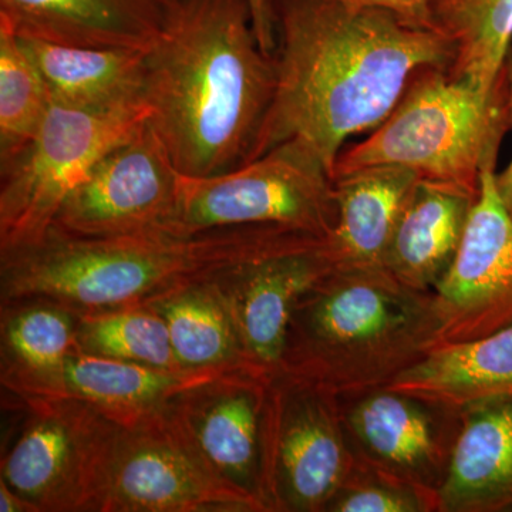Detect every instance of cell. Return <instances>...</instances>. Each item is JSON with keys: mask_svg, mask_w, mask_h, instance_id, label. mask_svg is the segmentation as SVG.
<instances>
[{"mask_svg": "<svg viewBox=\"0 0 512 512\" xmlns=\"http://www.w3.org/2000/svg\"><path fill=\"white\" fill-rule=\"evenodd\" d=\"M276 89L252 160L286 141L311 147L333 178L345 141L376 130L417 70L450 69L456 46L440 30L376 6L272 0Z\"/></svg>", "mask_w": 512, "mask_h": 512, "instance_id": "6da1fadb", "label": "cell"}, {"mask_svg": "<svg viewBox=\"0 0 512 512\" xmlns=\"http://www.w3.org/2000/svg\"><path fill=\"white\" fill-rule=\"evenodd\" d=\"M276 89L249 0H177L144 57L147 121L181 174L249 163Z\"/></svg>", "mask_w": 512, "mask_h": 512, "instance_id": "7a4b0ae2", "label": "cell"}, {"mask_svg": "<svg viewBox=\"0 0 512 512\" xmlns=\"http://www.w3.org/2000/svg\"><path fill=\"white\" fill-rule=\"evenodd\" d=\"M284 229L254 225L194 235L158 229L87 238L52 228L36 244L0 255V302L46 299L79 313L143 305L178 286L224 274Z\"/></svg>", "mask_w": 512, "mask_h": 512, "instance_id": "3957f363", "label": "cell"}, {"mask_svg": "<svg viewBox=\"0 0 512 512\" xmlns=\"http://www.w3.org/2000/svg\"><path fill=\"white\" fill-rule=\"evenodd\" d=\"M433 292L384 268L332 269L293 308L278 375L349 396L389 386L436 343Z\"/></svg>", "mask_w": 512, "mask_h": 512, "instance_id": "277c9868", "label": "cell"}, {"mask_svg": "<svg viewBox=\"0 0 512 512\" xmlns=\"http://www.w3.org/2000/svg\"><path fill=\"white\" fill-rule=\"evenodd\" d=\"M510 128L507 64L491 89L456 79L447 67L426 66L366 140L342 148L333 178L372 165H402L420 180L480 194Z\"/></svg>", "mask_w": 512, "mask_h": 512, "instance_id": "5b68a950", "label": "cell"}, {"mask_svg": "<svg viewBox=\"0 0 512 512\" xmlns=\"http://www.w3.org/2000/svg\"><path fill=\"white\" fill-rule=\"evenodd\" d=\"M6 397L22 417L3 446L0 480L36 512H101L123 426L69 397Z\"/></svg>", "mask_w": 512, "mask_h": 512, "instance_id": "8992f818", "label": "cell"}, {"mask_svg": "<svg viewBox=\"0 0 512 512\" xmlns=\"http://www.w3.org/2000/svg\"><path fill=\"white\" fill-rule=\"evenodd\" d=\"M338 217L328 168L311 147L291 140L227 173L181 174L168 231L194 235L278 225L328 238Z\"/></svg>", "mask_w": 512, "mask_h": 512, "instance_id": "52a82bcc", "label": "cell"}, {"mask_svg": "<svg viewBox=\"0 0 512 512\" xmlns=\"http://www.w3.org/2000/svg\"><path fill=\"white\" fill-rule=\"evenodd\" d=\"M146 120L144 107L87 110L50 104L35 137L0 161V255L45 238L90 168Z\"/></svg>", "mask_w": 512, "mask_h": 512, "instance_id": "ba28073f", "label": "cell"}, {"mask_svg": "<svg viewBox=\"0 0 512 512\" xmlns=\"http://www.w3.org/2000/svg\"><path fill=\"white\" fill-rule=\"evenodd\" d=\"M355 468L339 397L275 376L262 485L266 512H326Z\"/></svg>", "mask_w": 512, "mask_h": 512, "instance_id": "9c48e42d", "label": "cell"}, {"mask_svg": "<svg viewBox=\"0 0 512 512\" xmlns=\"http://www.w3.org/2000/svg\"><path fill=\"white\" fill-rule=\"evenodd\" d=\"M356 466L423 495L437 512L461 429V410L390 387L340 396Z\"/></svg>", "mask_w": 512, "mask_h": 512, "instance_id": "30bf717a", "label": "cell"}, {"mask_svg": "<svg viewBox=\"0 0 512 512\" xmlns=\"http://www.w3.org/2000/svg\"><path fill=\"white\" fill-rule=\"evenodd\" d=\"M275 376L229 370L188 387L163 412L221 483L266 512L262 485Z\"/></svg>", "mask_w": 512, "mask_h": 512, "instance_id": "8fae6325", "label": "cell"}, {"mask_svg": "<svg viewBox=\"0 0 512 512\" xmlns=\"http://www.w3.org/2000/svg\"><path fill=\"white\" fill-rule=\"evenodd\" d=\"M180 178L146 120L96 161L63 202L52 228L87 238L168 231Z\"/></svg>", "mask_w": 512, "mask_h": 512, "instance_id": "7c38bea8", "label": "cell"}, {"mask_svg": "<svg viewBox=\"0 0 512 512\" xmlns=\"http://www.w3.org/2000/svg\"><path fill=\"white\" fill-rule=\"evenodd\" d=\"M258 512L221 483L163 409L123 427L101 512Z\"/></svg>", "mask_w": 512, "mask_h": 512, "instance_id": "4fadbf2b", "label": "cell"}, {"mask_svg": "<svg viewBox=\"0 0 512 512\" xmlns=\"http://www.w3.org/2000/svg\"><path fill=\"white\" fill-rule=\"evenodd\" d=\"M332 269L328 238L286 228L261 251L215 278L252 366L278 376L296 302Z\"/></svg>", "mask_w": 512, "mask_h": 512, "instance_id": "5bb4252c", "label": "cell"}, {"mask_svg": "<svg viewBox=\"0 0 512 512\" xmlns=\"http://www.w3.org/2000/svg\"><path fill=\"white\" fill-rule=\"evenodd\" d=\"M495 171L481 192L456 261L433 291L437 346L471 342L512 325V218L498 197Z\"/></svg>", "mask_w": 512, "mask_h": 512, "instance_id": "9a60e30c", "label": "cell"}, {"mask_svg": "<svg viewBox=\"0 0 512 512\" xmlns=\"http://www.w3.org/2000/svg\"><path fill=\"white\" fill-rule=\"evenodd\" d=\"M229 370H167L74 352L56 369L0 375L3 393L69 397L96 407L123 427L163 409L177 394Z\"/></svg>", "mask_w": 512, "mask_h": 512, "instance_id": "2e32d148", "label": "cell"}, {"mask_svg": "<svg viewBox=\"0 0 512 512\" xmlns=\"http://www.w3.org/2000/svg\"><path fill=\"white\" fill-rule=\"evenodd\" d=\"M177 0H0L22 37L64 46L146 50Z\"/></svg>", "mask_w": 512, "mask_h": 512, "instance_id": "e0dca14e", "label": "cell"}, {"mask_svg": "<svg viewBox=\"0 0 512 512\" xmlns=\"http://www.w3.org/2000/svg\"><path fill=\"white\" fill-rule=\"evenodd\" d=\"M437 512H512V394L461 410Z\"/></svg>", "mask_w": 512, "mask_h": 512, "instance_id": "ac0fdd59", "label": "cell"}, {"mask_svg": "<svg viewBox=\"0 0 512 512\" xmlns=\"http://www.w3.org/2000/svg\"><path fill=\"white\" fill-rule=\"evenodd\" d=\"M478 195L419 180L394 229L384 268L409 288L433 292L456 261Z\"/></svg>", "mask_w": 512, "mask_h": 512, "instance_id": "d6986e66", "label": "cell"}, {"mask_svg": "<svg viewBox=\"0 0 512 512\" xmlns=\"http://www.w3.org/2000/svg\"><path fill=\"white\" fill-rule=\"evenodd\" d=\"M419 180L410 168L390 164L333 178L339 217L328 249L335 269L384 268L394 229Z\"/></svg>", "mask_w": 512, "mask_h": 512, "instance_id": "ffe728a7", "label": "cell"}, {"mask_svg": "<svg viewBox=\"0 0 512 512\" xmlns=\"http://www.w3.org/2000/svg\"><path fill=\"white\" fill-rule=\"evenodd\" d=\"M19 37L35 60L52 103L87 110L144 107L146 50L64 46Z\"/></svg>", "mask_w": 512, "mask_h": 512, "instance_id": "44dd1931", "label": "cell"}, {"mask_svg": "<svg viewBox=\"0 0 512 512\" xmlns=\"http://www.w3.org/2000/svg\"><path fill=\"white\" fill-rule=\"evenodd\" d=\"M390 389L463 410L512 394V325L471 342L437 346Z\"/></svg>", "mask_w": 512, "mask_h": 512, "instance_id": "7402d4cb", "label": "cell"}, {"mask_svg": "<svg viewBox=\"0 0 512 512\" xmlns=\"http://www.w3.org/2000/svg\"><path fill=\"white\" fill-rule=\"evenodd\" d=\"M215 278L178 286L143 305L164 319L175 357L183 369L259 370L245 356Z\"/></svg>", "mask_w": 512, "mask_h": 512, "instance_id": "603a6c76", "label": "cell"}, {"mask_svg": "<svg viewBox=\"0 0 512 512\" xmlns=\"http://www.w3.org/2000/svg\"><path fill=\"white\" fill-rule=\"evenodd\" d=\"M429 18L456 46L448 73L491 89L512 46V0H431Z\"/></svg>", "mask_w": 512, "mask_h": 512, "instance_id": "cb8c5ba5", "label": "cell"}, {"mask_svg": "<svg viewBox=\"0 0 512 512\" xmlns=\"http://www.w3.org/2000/svg\"><path fill=\"white\" fill-rule=\"evenodd\" d=\"M79 312L46 301L2 303V372L26 375L56 369L79 350Z\"/></svg>", "mask_w": 512, "mask_h": 512, "instance_id": "d4e9b609", "label": "cell"}, {"mask_svg": "<svg viewBox=\"0 0 512 512\" xmlns=\"http://www.w3.org/2000/svg\"><path fill=\"white\" fill-rule=\"evenodd\" d=\"M79 352L167 370L181 367L160 313L147 305L79 313Z\"/></svg>", "mask_w": 512, "mask_h": 512, "instance_id": "484cf974", "label": "cell"}, {"mask_svg": "<svg viewBox=\"0 0 512 512\" xmlns=\"http://www.w3.org/2000/svg\"><path fill=\"white\" fill-rule=\"evenodd\" d=\"M50 104L35 60L8 20L0 18V161L35 137Z\"/></svg>", "mask_w": 512, "mask_h": 512, "instance_id": "4316f807", "label": "cell"}, {"mask_svg": "<svg viewBox=\"0 0 512 512\" xmlns=\"http://www.w3.org/2000/svg\"><path fill=\"white\" fill-rule=\"evenodd\" d=\"M326 512H434L429 500L357 467Z\"/></svg>", "mask_w": 512, "mask_h": 512, "instance_id": "83f0119b", "label": "cell"}, {"mask_svg": "<svg viewBox=\"0 0 512 512\" xmlns=\"http://www.w3.org/2000/svg\"><path fill=\"white\" fill-rule=\"evenodd\" d=\"M342 2L356 6H376V8L393 10L404 18L414 20L421 25L433 26L429 18L431 0H342Z\"/></svg>", "mask_w": 512, "mask_h": 512, "instance_id": "f1b7e54d", "label": "cell"}, {"mask_svg": "<svg viewBox=\"0 0 512 512\" xmlns=\"http://www.w3.org/2000/svg\"><path fill=\"white\" fill-rule=\"evenodd\" d=\"M249 3H251L254 29L256 36H258L259 45H261L266 53H275L278 39H276L272 0H249Z\"/></svg>", "mask_w": 512, "mask_h": 512, "instance_id": "f546056e", "label": "cell"}, {"mask_svg": "<svg viewBox=\"0 0 512 512\" xmlns=\"http://www.w3.org/2000/svg\"><path fill=\"white\" fill-rule=\"evenodd\" d=\"M507 73L510 80V110H511V130H512V46L507 55ZM495 190H497L500 201L503 202L505 210L512 218V161L511 164L501 171L500 174L494 175Z\"/></svg>", "mask_w": 512, "mask_h": 512, "instance_id": "4dcf8cb0", "label": "cell"}, {"mask_svg": "<svg viewBox=\"0 0 512 512\" xmlns=\"http://www.w3.org/2000/svg\"><path fill=\"white\" fill-rule=\"evenodd\" d=\"M0 512H36L35 507L0 480Z\"/></svg>", "mask_w": 512, "mask_h": 512, "instance_id": "1f68e13d", "label": "cell"}]
</instances>
